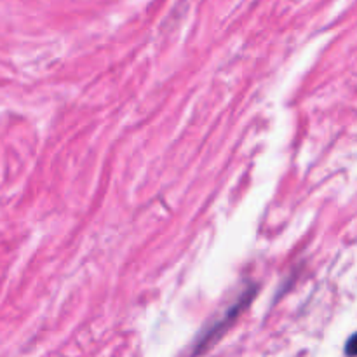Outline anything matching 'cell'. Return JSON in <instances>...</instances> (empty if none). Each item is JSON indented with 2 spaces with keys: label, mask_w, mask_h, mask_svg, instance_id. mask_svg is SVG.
Listing matches in <instances>:
<instances>
[{
  "label": "cell",
  "mask_w": 357,
  "mask_h": 357,
  "mask_svg": "<svg viewBox=\"0 0 357 357\" xmlns=\"http://www.w3.org/2000/svg\"><path fill=\"white\" fill-rule=\"evenodd\" d=\"M255 295H257V288H255V286L253 288H248L246 291L241 295V298L237 300V302L234 303L229 310H227L225 316H223L220 321H216V323L213 324V326L209 328L204 335H202L201 340L197 342V347H195V354H201V352H204L206 349H211L213 345H215L216 342H218L220 338L225 335V331L229 330V328L232 326L237 319H239L241 314H243L244 310L250 307V303L253 302Z\"/></svg>",
  "instance_id": "6da1fadb"
},
{
  "label": "cell",
  "mask_w": 357,
  "mask_h": 357,
  "mask_svg": "<svg viewBox=\"0 0 357 357\" xmlns=\"http://www.w3.org/2000/svg\"><path fill=\"white\" fill-rule=\"evenodd\" d=\"M345 354L349 357H357V333L354 337H351V340L345 345Z\"/></svg>",
  "instance_id": "7a4b0ae2"
}]
</instances>
